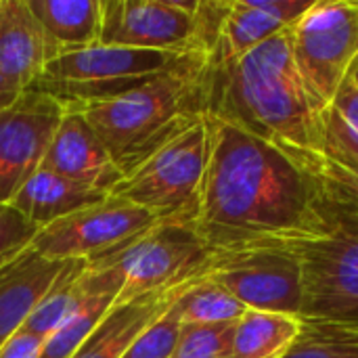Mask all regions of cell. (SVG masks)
Masks as SVG:
<instances>
[{"label": "cell", "mask_w": 358, "mask_h": 358, "mask_svg": "<svg viewBox=\"0 0 358 358\" xmlns=\"http://www.w3.org/2000/svg\"><path fill=\"white\" fill-rule=\"evenodd\" d=\"M44 34L50 59L99 42L101 0H27Z\"/></svg>", "instance_id": "d6986e66"}, {"label": "cell", "mask_w": 358, "mask_h": 358, "mask_svg": "<svg viewBox=\"0 0 358 358\" xmlns=\"http://www.w3.org/2000/svg\"><path fill=\"white\" fill-rule=\"evenodd\" d=\"M31 250V245L27 248V250H21V252H13V254H8V256H2L0 258V281L6 277V275H10L13 271H15V266L25 258V254Z\"/></svg>", "instance_id": "f546056e"}, {"label": "cell", "mask_w": 358, "mask_h": 358, "mask_svg": "<svg viewBox=\"0 0 358 358\" xmlns=\"http://www.w3.org/2000/svg\"><path fill=\"white\" fill-rule=\"evenodd\" d=\"M210 277L248 310L302 317L304 273L302 258L294 245L220 254Z\"/></svg>", "instance_id": "30bf717a"}, {"label": "cell", "mask_w": 358, "mask_h": 358, "mask_svg": "<svg viewBox=\"0 0 358 358\" xmlns=\"http://www.w3.org/2000/svg\"><path fill=\"white\" fill-rule=\"evenodd\" d=\"M50 52L27 0H0V109L34 90Z\"/></svg>", "instance_id": "4fadbf2b"}, {"label": "cell", "mask_w": 358, "mask_h": 358, "mask_svg": "<svg viewBox=\"0 0 358 358\" xmlns=\"http://www.w3.org/2000/svg\"><path fill=\"white\" fill-rule=\"evenodd\" d=\"M294 248L304 273L302 319L358 321V216L329 203L327 233Z\"/></svg>", "instance_id": "52a82bcc"}, {"label": "cell", "mask_w": 358, "mask_h": 358, "mask_svg": "<svg viewBox=\"0 0 358 358\" xmlns=\"http://www.w3.org/2000/svg\"><path fill=\"white\" fill-rule=\"evenodd\" d=\"M107 197L109 195L103 191L69 180L46 168H38L13 197L10 206L31 224L44 229L50 222L71 216Z\"/></svg>", "instance_id": "e0dca14e"}, {"label": "cell", "mask_w": 358, "mask_h": 358, "mask_svg": "<svg viewBox=\"0 0 358 358\" xmlns=\"http://www.w3.org/2000/svg\"><path fill=\"white\" fill-rule=\"evenodd\" d=\"M235 323L182 325L172 358H233Z\"/></svg>", "instance_id": "d4e9b609"}, {"label": "cell", "mask_w": 358, "mask_h": 358, "mask_svg": "<svg viewBox=\"0 0 358 358\" xmlns=\"http://www.w3.org/2000/svg\"><path fill=\"white\" fill-rule=\"evenodd\" d=\"M287 36L300 73L327 111L358 61V0H317Z\"/></svg>", "instance_id": "ba28073f"}, {"label": "cell", "mask_w": 358, "mask_h": 358, "mask_svg": "<svg viewBox=\"0 0 358 358\" xmlns=\"http://www.w3.org/2000/svg\"><path fill=\"white\" fill-rule=\"evenodd\" d=\"M63 115L65 105L42 90H29L0 109V203H10L42 166Z\"/></svg>", "instance_id": "7c38bea8"}, {"label": "cell", "mask_w": 358, "mask_h": 358, "mask_svg": "<svg viewBox=\"0 0 358 358\" xmlns=\"http://www.w3.org/2000/svg\"><path fill=\"white\" fill-rule=\"evenodd\" d=\"M350 82H355L358 86V61H357V65H355V69H352V73H350V78H348Z\"/></svg>", "instance_id": "4dcf8cb0"}, {"label": "cell", "mask_w": 358, "mask_h": 358, "mask_svg": "<svg viewBox=\"0 0 358 358\" xmlns=\"http://www.w3.org/2000/svg\"><path fill=\"white\" fill-rule=\"evenodd\" d=\"M44 340L29 331L19 329L0 346V358H40Z\"/></svg>", "instance_id": "f1b7e54d"}, {"label": "cell", "mask_w": 358, "mask_h": 358, "mask_svg": "<svg viewBox=\"0 0 358 358\" xmlns=\"http://www.w3.org/2000/svg\"><path fill=\"white\" fill-rule=\"evenodd\" d=\"M216 254L193 227L159 222L120 252L88 262V268H113L122 277L115 304L180 289L214 268Z\"/></svg>", "instance_id": "8992f818"}, {"label": "cell", "mask_w": 358, "mask_h": 358, "mask_svg": "<svg viewBox=\"0 0 358 358\" xmlns=\"http://www.w3.org/2000/svg\"><path fill=\"white\" fill-rule=\"evenodd\" d=\"M189 285L168 294H153L126 304H113L71 358H122L147 327L172 308L176 298Z\"/></svg>", "instance_id": "9a60e30c"}, {"label": "cell", "mask_w": 358, "mask_h": 358, "mask_svg": "<svg viewBox=\"0 0 358 358\" xmlns=\"http://www.w3.org/2000/svg\"><path fill=\"white\" fill-rule=\"evenodd\" d=\"M208 61L201 52H162L128 46L92 44L78 52L50 59L34 90H42L63 105L109 99L138 88L153 78L187 71Z\"/></svg>", "instance_id": "277c9868"}, {"label": "cell", "mask_w": 358, "mask_h": 358, "mask_svg": "<svg viewBox=\"0 0 358 358\" xmlns=\"http://www.w3.org/2000/svg\"><path fill=\"white\" fill-rule=\"evenodd\" d=\"M203 65L174 71L128 92L69 103L78 111L126 176L164 143L203 115Z\"/></svg>", "instance_id": "3957f363"}, {"label": "cell", "mask_w": 358, "mask_h": 358, "mask_svg": "<svg viewBox=\"0 0 358 358\" xmlns=\"http://www.w3.org/2000/svg\"><path fill=\"white\" fill-rule=\"evenodd\" d=\"M155 224L159 222L147 210L109 195L90 208L40 229L31 241V250L46 260L92 262L120 252Z\"/></svg>", "instance_id": "9c48e42d"}, {"label": "cell", "mask_w": 358, "mask_h": 358, "mask_svg": "<svg viewBox=\"0 0 358 358\" xmlns=\"http://www.w3.org/2000/svg\"><path fill=\"white\" fill-rule=\"evenodd\" d=\"M208 157L210 124L201 115L128 172L111 195L147 210L157 222L195 229Z\"/></svg>", "instance_id": "5b68a950"}, {"label": "cell", "mask_w": 358, "mask_h": 358, "mask_svg": "<svg viewBox=\"0 0 358 358\" xmlns=\"http://www.w3.org/2000/svg\"><path fill=\"white\" fill-rule=\"evenodd\" d=\"M323 159L358 170V86L350 80L327 109Z\"/></svg>", "instance_id": "603a6c76"}, {"label": "cell", "mask_w": 358, "mask_h": 358, "mask_svg": "<svg viewBox=\"0 0 358 358\" xmlns=\"http://www.w3.org/2000/svg\"><path fill=\"white\" fill-rule=\"evenodd\" d=\"M38 231L40 229L31 224L10 203H0V258L13 252L27 250Z\"/></svg>", "instance_id": "83f0119b"}, {"label": "cell", "mask_w": 358, "mask_h": 358, "mask_svg": "<svg viewBox=\"0 0 358 358\" xmlns=\"http://www.w3.org/2000/svg\"><path fill=\"white\" fill-rule=\"evenodd\" d=\"M203 115L233 122L308 162L325 151V107L300 73L287 31L241 57L208 59Z\"/></svg>", "instance_id": "7a4b0ae2"}, {"label": "cell", "mask_w": 358, "mask_h": 358, "mask_svg": "<svg viewBox=\"0 0 358 358\" xmlns=\"http://www.w3.org/2000/svg\"><path fill=\"white\" fill-rule=\"evenodd\" d=\"M283 358H358V321L302 319V329Z\"/></svg>", "instance_id": "cb8c5ba5"}, {"label": "cell", "mask_w": 358, "mask_h": 358, "mask_svg": "<svg viewBox=\"0 0 358 358\" xmlns=\"http://www.w3.org/2000/svg\"><path fill=\"white\" fill-rule=\"evenodd\" d=\"M197 8V0H101L99 44L203 55Z\"/></svg>", "instance_id": "8fae6325"}, {"label": "cell", "mask_w": 358, "mask_h": 358, "mask_svg": "<svg viewBox=\"0 0 358 358\" xmlns=\"http://www.w3.org/2000/svg\"><path fill=\"white\" fill-rule=\"evenodd\" d=\"M317 174L329 203L358 216V170L340 166L329 159H321L317 164Z\"/></svg>", "instance_id": "4316f807"}, {"label": "cell", "mask_w": 358, "mask_h": 358, "mask_svg": "<svg viewBox=\"0 0 358 358\" xmlns=\"http://www.w3.org/2000/svg\"><path fill=\"white\" fill-rule=\"evenodd\" d=\"M210 157L197 235L216 254L298 245L329 229V203L317 164L258 134L206 115Z\"/></svg>", "instance_id": "6da1fadb"}, {"label": "cell", "mask_w": 358, "mask_h": 358, "mask_svg": "<svg viewBox=\"0 0 358 358\" xmlns=\"http://www.w3.org/2000/svg\"><path fill=\"white\" fill-rule=\"evenodd\" d=\"M40 168L107 195H111L124 178L107 147L101 143L88 122L69 107H65V115L55 130Z\"/></svg>", "instance_id": "5bb4252c"}, {"label": "cell", "mask_w": 358, "mask_h": 358, "mask_svg": "<svg viewBox=\"0 0 358 358\" xmlns=\"http://www.w3.org/2000/svg\"><path fill=\"white\" fill-rule=\"evenodd\" d=\"M302 329V317L248 310L233 329V358H283Z\"/></svg>", "instance_id": "44dd1931"}, {"label": "cell", "mask_w": 358, "mask_h": 358, "mask_svg": "<svg viewBox=\"0 0 358 358\" xmlns=\"http://www.w3.org/2000/svg\"><path fill=\"white\" fill-rule=\"evenodd\" d=\"M180 329L182 323L170 308L162 319H157L134 340V344L122 358H172L180 338Z\"/></svg>", "instance_id": "484cf974"}, {"label": "cell", "mask_w": 358, "mask_h": 358, "mask_svg": "<svg viewBox=\"0 0 358 358\" xmlns=\"http://www.w3.org/2000/svg\"><path fill=\"white\" fill-rule=\"evenodd\" d=\"M71 262L46 260L29 250L15 271L0 281V346L25 325L46 294L69 271Z\"/></svg>", "instance_id": "2e32d148"}, {"label": "cell", "mask_w": 358, "mask_h": 358, "mask_svg": "<svg viewBox=\"0 0 358 358\" xmlns=\"http://www.w3.org/2000/svg\"><path fill=\"white\" fill-rule=\"evenodd\" d=\"M88 292L80 306L44 340L40 358H71L122 292V277L113 268H88Z\"/></svg>", "instance_id": "ac0fdd59"}, {"label": "cell", "mask_w": 358, "mask_h": 358, "mask_svg": "<svg viewBox=\"0 0 358 358\" xmlns=\"http://www.w3.org/2000/svg\"><path fill=\"white\" fill-rule=\"evenodd\" d=\"M289 27L266 13L258 0H229L224 2L218 36L208 59L241 57Z\"/></svg>", "instance_id": "ffe728a7"}, {"label": "cell", "mask_w": 358, "mask_h": 358, "mask_svg": "<svg viewBox=\"0 0 358 358\" xmlns=\"http://www.w3.org/2000/svg\"><path fill=\"white\" fill-rule=\"evenodd\" d=\"M172 313L182 325H224L237 323L248 308L208 275L191 283L176 298Z\"/></svg>", "instance_id": "7402d4cb"}]
</instances>
